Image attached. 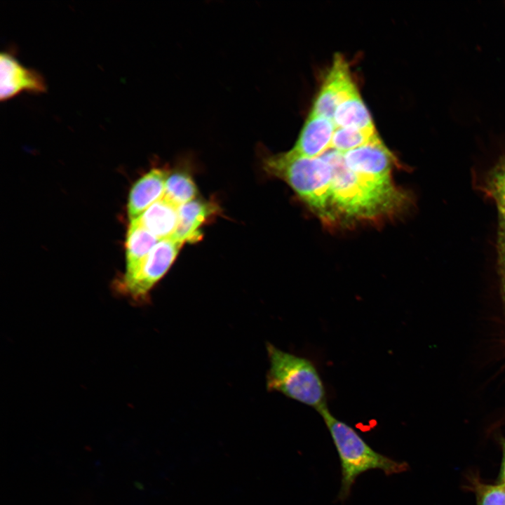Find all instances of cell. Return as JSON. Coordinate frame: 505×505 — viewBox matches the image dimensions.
I'll use <instances>...</instances> for the list:
<instances>
[{"label":"cell","instance_id":"cell-4","mask_svg":"<svg viewBox=\"0 0 505 505\" xmlns=\"http://www.w3.org/2000/svg\"><path fill=\"white\" fill-rule=\"evenodd\" d=\"M269 368L267 389L314 408L318 412L328 408L326 391L320 374L309 359L267 344Z\"/></svg>","mask_w":505,"mask_h":505},{"label":"cell","instance_id":"cell-8","mask_svg":"<svg viewBox=\"0 0 505 505\" xmlns=\"http://www.w3.org/2000/svg\"><path fill=\"white\" fill-rule=\"evenodd\" d=\"M0 71L1 101L11 99L24 91L38 94L46 90L43 76L33 69L24 67L11 53L1 54Z\"/></svg>","mask_w":505,"mask_h":505},{"label":"cell","instance_id":"cell-16","mask_svg":"<svg viewBox=\"0 0 505 505\" xmlns=\"http://www.w3.org/2000/svg\"><path fill=\"white\" fill-rule=\"evenodd\" d=\"M375 128H336L330 149L345 153L379 139Z\"/></svg>","mask_w":505,"mask_h":505},{"label":"cell","instance_id":"cell-9","mask_svg":"<svg viewBox=\"0 0 505 505\" xmlns=\"http://www.w3.org/2000/svg\"><path fill=\"white\" fill-rule=\"evenodd\" d=\"M335 128L332 120L311 112L291 150L304 156L318 157L330 149Z\"/></svg>","mask_w":505,"mask_h":505},{"label":"cell","instance_id":"cell-15","mask_svg":"<svg viewBox=\"0 0 505 505\" xmlns=\"http://www.w3.org/2000/svg\"><path fill=\"white\" fill-rule=\"evenodd\" d=\"M196 186L191 176L183 171H177L168 175L163 198L180 207L196 199Z\"/></svg>","mask_w":505,"mask_h":505},{"label":"cell","instance_id":"cell-19","mask_svg":"<svg viewBox=\"0 0 505 505\" xmlns=\"http://www.w3.org/2000/svg\"><path fill=\"white\" fill-rule=\"evenodd\" d=\"M499 483L505 485V440L503 443V457L500 469Z\"/></svg>","mask_w":505,"mask_h":505},{"label":"cell","instance_id":"cell-13","mask_svg":"<svg viewBox=\"0 0 505 505\" xmlns=\"http://www.w3.org/2000/svg\"><path fill=\"white\" fill-rule=\"evenodd\" d=\"M160 240L135 219L130 220L126 242V266L122 279L133 276Z\"/></svg>","mask_w":505,"mask_h":505},{"label":"cell","instance_id":"cell-6","mask_svg":"<svg viewBox=\"0 0 505 505\" xmlns=\"http://www.w3.org/2000/svg\"><path fill=\"white\" fill-rule=\"evenodd\" d=\"M356 89L346 61L337 54L315 100L311 112L333 121L337 105Z\"/></svg>","mask_w":505,"mask_h":505},{"label":"cell","instance_id":"cell-1","mask_svg":"<svg viewBox=\"0 0 505 505\" xmlns=\"http://www.w3.org/2000/svg\"><path fill=\"white\" fill-rule=\"evenodd\" d=\"M320 156L331 168V206L335 223L391 217L409 203V195L396 187L391 177L357 174L346 167L343 154L332 149Z\"/></svg>","mask_w":505,"mask_h":505},{"label":"cell","instance_id":"cell-2","mask_svg":"<svg viewBox=\"0 0 505 505\" xmlns=\"http://www.w3.org/2000/svg\"><path fill=\"white\" fill-rule=\"evenodd\" d=\"M264 170L285 182L318 217L335 224L331 206L332 172L321 157H307L291 149L262 158Z\"/></svg>","mask_w":505,"mask_h":505},{"label":"cell","instance_id":"cell-11","mask_svg":"<svg viewBox=\"0 0 505 505\" xmlns=\"http://www.w3.org/2000/svg\"><path fill=\"white\" fill-rule=\"evenodd\" d=\"M216 208L213 203L198 199L180 206L178 225L173 238L183 244L199 241L202 235L200 227Z\"/></svg>","mask_w":505,"mask_h":505},{"label":"cell","instance_id":"cell-10","mask_svg":"<svg viewBox=\"0 0 505 505\" xmlns=\"http://www.w3.org/2000/svg\"><path fill=\"white\" fill-rule=\"evenodd\" d=\"M168 175L165 170L154 168L133 184L128 203L130 220L139 217L149 206L163 198Z\"/></svg>","mask_w":505,"mask_h":505},{"label":"cell","instance_id":"cell-3","mask_svg":"<svg viewBox=\"0 0 505 505\" xmlns=\"http://www.w3.org/2000/svg\"><path fill=\"white\" fill-rule=\"evenodd\" d=\"M328 429L341 465V486L338 499L345 501L350 495L356 478L369 470L379 469L391 476L408 469L405 462L393 459L372 449L350 425L335 417L325 408L318 412Z\"/></svg>","mask_w":505,"mask_h":505},{"label":"cell","instance_id":"cell-7","mask_svg":"<svg viewBox=\"0 0 505 505\" xmlns=\"http://www.w3.org/2000/svg\"><path fill=\"white\" fill-rule=\"evenodd\" d=\"M344 163L351 171L379 179L391 177L396 159L381 139L343 153Z\"/></svg>","mask_w":505,"mask_h":505},{"label":"cell","instance_id":"cell-5","mask_svg":"<svg viewBox=\"0 0 505 505\" xmlns=\"http://www.w3.org/2000/svg\"><path fill=\"white\" fill-rule=\"evenodd\" d=\"M182 245L173 237L160 240L133 276L117 281V292L135 305L147 303L151 290L168 271Z\"/></svg>","mask_w":505,"mask_h":505},{"label":"cell","instance_id":"cell-14","mask_svg":"<svg viewBox=\"0 0 505 505\" xmlns=\"http://www.w3.org/2000/svg\"><path fill=\"white\" fill-rule=\"evenodd\" d=\"M333 123L336 128H375L371 116L358 89L337 105L333 116Z\"/></svg>","mask_w":505,"mask_h":505},{"label":"cell","instance_id":"cell-17","mask_svg":"<svg viewBox=\"0 0 505 505\" xmlns=\"http://www.w3.org/2000/svg\"><path fill=\"white\" fill-rule=\"evenodd\" d=\"M474 490L477 505H505V485L476 482Z\"/></svg>","mask_w":505,"mask_h":505},{"label":"cell","instance_id":"cell-18","mask_svg":"<svg viewBox=\"0 0 505 505\" xmlns=\"http://www.w3.org/2000/svg\"><path fill=\"white\" fill-rule=\"evenodd\" d=\"M489 187L505 222V158L494 169Z\"/></svg>","mask_w":505,"mask_h":505},{"label":"cell","instance_id":"cell-12","mask_svg":"<svg viewBox=\"0 0 505 505\" xmlns=\"http://www.w3.org/2000/svg\"><path fill=\"white\" fill-rule=\"evenodd\" d=\"M179 207L163 197L136 220L159 240L172 238L177 228Z\"/></svg>","mask_w":505,"mask_h":505}]
</instances>
